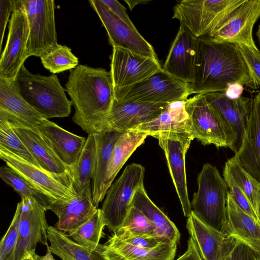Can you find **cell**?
I'll use <instances>...</instances> for the list:
<instances>
[{"label": "cell", "instance_id": "obj_7", "mask_svg": "<svg viewBox=\"0 0 260 260\" xmlns=\"http://www.w3.org/2000/svg\"><path fill=\"white\" fill-rule=\"evenodd\" d=\"M117 102L171 103L187 100L191 94L190 83L182 81L162 69L147 79L131 86L114 89Z\"/></svg>", "mask_w": 260, "mask_h": 260}, {"label": "cell", "instance_id": "obj_35", "mask_svg": "<svg viewBox=\"0 0 260 260\" xmlns=\"http://www.w3.org/2000/svg\"><path fill=\"white\" fill-rule=\"evenodd\" d=\"M0 177L11 186L21 198L35 200L47 210L55 201L45 192L28 181L8 166L0 168Z\"/></svg>", "mask_w": 260, "mask_h": 260}, {"label": "cell", "instance_id": "obj_21", "mask_svg": "<svg viewBox=\"0 0 260 260\" xmlns=\"http://www.w3.org/2000/svg\"><path fill=\"white\" fill-rule=\"evenodd\" d=\"M204 94L207 102L217 112L234 134L236 141L237 152L241 146L249 121L253 99L241 95L232 99L221 92Z\"/></svg>", "mask_w": 260, "mask_h": 260}, {"label": "cell", "instance_id": "obj_12", "mask_svg": "<svg viewBox=\"0 0 260 260\" xmlns=\"http://www.w3.org/2000/svg\"><path fill=\"white\" fill-rule=\"evenodd\" d=\"M152 137L158 140L165 153L183 214L188 217L192 210L188 195L185 155L193 138L187 133H162Z\"/></svg>", "mask_w": 260, "mask_h": 260}, {"label": "cell", "instance_id": "obj_3", "mask_svg": "<svg viewBox=\"0 0 260 260\" xmlns=\"http://www.w3.org/2000/svg\"><path fill=\"white\" fill-rule=\"evenodd\" d=\"M15 81L24 100L45 118L48 119L70 115L72 103L67 98L66 89L57 75L34 74L23 64Z\"/></svg>", "mask_w": 260, "mask_h": 260}, {"label": "cell", "instance_id": "obj_41", "mask_svg": "<svg viewBox=\"0 0 260 260\" xmlns=\"http://www.w3.org/2000/svg\"><path fill=\"white\" fill-rule=\"evenodd\" d=\"M238 47L248 69L250 80L249 87L257 89L260 87V51L245 45Z\"/></svg>", "mask_w": 260, "mask_h": 260}, {"label": "cell", "instance_id": "obj_23", "mask_svg": "<svg viewBox=\"0 0 260 260\" xmlns=\"http://www.w3.org/2000/svg\"><path fill=\"white\" fill-rule=\"evenodd\" d=\"M222 233L247 245L260 257V223L243 210L229 193Z\"/></svg>", "mask_w": 260, "mask_h": 260}, {"label": "cell", "instance_id": "obj_29", "mask_svg": "<svg viewBox=\"0 0 260 260\" xmlns=\"http://www.w3.org/2000/svg\"><path fill=\"white\" fill-rule=\"evenodd\" d=\"M131 206L141 211L151 222L156 237L165 242L179 243L181 235L177 228L151 200L144 185L136 191Z\"/></svg>", "mask_w": 260, "mask_h": 260}, {"label": "cell", "instance_id": "obj_34", "mask_svg": "<svg viewBox=\"0 0 260 260\" xmlns=\"http://www.w3.org/2000/svg\"><path fill=\"white\" fill-rule=\"evenodd\" d=\"M223 175L229 177L243 192L256 215L260 201V182L249 174L234 156L225 162Z\"/></svg>", "mask_w": 260, "mask_h": 260}, {"label": "cell", "instance_id": "obj_15", "mask_svg": "<svg viewBox=\"0 0 260 260\" xmlns=\"http://www.w3.org/2000/svg\"><path fill=\"white\" fill-rule=\"evenodd\" d=\"M89 2L105 28L109 43L113 47H121L157 59L152 46L137 29L132 27L114 15L101 0H90Z\"/></svg>", "mask_w": 260, "mask_h": 260}, {"label": "cell", "instance_id": "obj_52", "mask_svg": "<svg viewBox=\"0 0 260 260\" xmlns=\"http://www.w3.org/2000/svg\"><path fill=\"white\" fill-rule=\"evenodd\" d=\"M25 260H34V259H32V258H28Z\"/></svg>", "mask_w": 260, "mask_h": 260}, {"label": "cell", "instance_id": "obj_46", "mask_svg": "<svg viewBox=\"0 0 260 260\" xmlns=\"http://www.w3.org/2000/svg\"><path fill=\"white\" fill-rule=\"evenodd\" d=\"M176 260H203L193 240L189 238L187 241V250Z\"/></svg>", "mask_w": 260, "mask_h": 260}, {"label": "cell", "instance_id": "obj_45", "mask_svg": "<svg viewBox=\"0 0 260 260\" xmlns=\"http://www.w3.org/2000/svg\"><path fill=\"white\" fill-rule=\"evenodd\" d=\"M102 3L117 17L132 27L137 29L126 12L125 8L116 0H101Z\"/></svg>", "mask_w": 260, "mask_h": 260}, {"label": "cell", "instance_id": "obj_13", "mask_svg": "<svg viewBox=\"0 0 260 260\" xmlns=\"http://www.w3.org/2000/svg\"><path fill=\"white\" fill-rule=\"evenodd\" d=\"M29 25L26 14L16 0V6L9 21L5 47L0 59V77L15 79L25 61Z\"/></svg>", "mask_w": 260, "mask_h": 260}, {"label": "cell", "instance_id": "obj_17", "mask_svg": "<svg viewBox=\"0 0 260 260\" xmlns=\"http://www.w3.org/2000/svg\"><path fill=\"white\" fill-rule=\"evenodd\" d=\"M169 104L114 101L101 124L100 133L116 131L124 133L133 129L157 118Z\"/></svg>", "mask_w": 260, "mask_h": 260}, {"label": "cell", "instance_id": "obj_9", "mask_svg": "<svg viewBox=\"0 0 260 260\" xmlns=\"http://www.w3.org/2000/svg\"><path fill=\"white\" fill-rule=\"evenodd\" d=\"M29 25L26 58L41 57L57 44L53 0H19Z\"/></svg>", "mask_w": 260, "mask_h": 260}, {"label": "cell", "instance_id": "obj_49", "mask_svg": "<svg viewBox=\"0 0 260 260\" xmlns=\"http://www.w3.org/2000/svg\"><path fill=\"white\" fill-rule=\"evenodd\" d=\"M124 2L127 4L129 9L132 11L133 8L138 5L143 4H147L150 1L147 0H135V1H131V0H125Z\"/></svg>", "mask_w": 260, "mask_h": 260}, {"label": "cell", "instance_id": "obj_44", "mask_svg": "<svg viewBox=\"0 0 260 260\" xmlns=\"http://www.w3.org/2000/svg\"><path fill=\"white\" fill-rule=\"evenodd\" d=\"M16 6V0H0V47L2 46L5 29L11 13Z\"/></svg>", "mask_w": 260, "mask_h": 260}, {"label": "cell", "instance_id": "obj_10", "mask_svg": "<svg viewBox=\"0 0 260 260\" xmlns=\"http://www.w3.org/2000/svg\"><path fill=\"white\" fill-rule=\"evenodd\" d=\"M0 158L55 202L67 201L77 196L70 171L60 174L50 172L3 148H0Z\"/></svg>", "mask_w": 260, "mask_h": 260}, {"label": "cell", "instance_id": "obj_2", "mask_svg": "<svg viewBox=\"0 0 260 260\" xmlns=\"http://www.w3.org/2000/svg\"><path fill=\"white\" fill-rule=\"evenodd\" d=\"M65 86L75 108L73 121L88 134L99 133L114 101L110 71L79 64L70 70Z\"/></svg>", "mask_w": 260, "mask_h": 260}, {"label": "cell", "instance_id": "obj_1", "mask_svg": "<svg viewBox=\"0 0 260 260\" xmlns=\"http://www.w3.org/2000/svg\"><path fill=\"white\" fill-rule=\"evenodd\" d=\"M248 69L238 46L209 37L198 38L191 94L225 92L234 84L249 86Z\"/></svg>", "mask_w": 260, "mask_h": 260}, {"label": "cell", "instance_id": "obj_47", "mask_svg": "<svg viewBox=\"0 0 260 260\" xmlns=\"http://www.w3.org/2000/svg\"><path fill=\"white\" fill-rule=\"evenodd\" d=\"M243 88L244 86L239 84H234L230 85L224 93L228 98L235 99L241 96Z\"/></svg>", "mask_w": 260, "mask_h": 260}, {"label": "cell", "instance_id": "obj_50", "mask_svg": "<svg viewBox=\"0 0 260 260\" xmlns=\"http://www.w3.org/2000/svg\"><path fill=\"white\" fill-rule=\"evenodd\" d=\"M256 215H257V219H258V222L260 223V201H259V204H258V208H257Z\"/></svg>", "mask_w": 260, "mask_h": 260}, {"label": "cell", "instance_id": "obj_30", "mask_svg": "<svg viewBox=\"0 0 260 260\" xmlns=\"http://www.w3.org/2000/svg\"><path fill=\"white\" fill-rule=\"evenodd\" d=\"M186 100H178L170 103L157 118L133 129L145 133L150 136L162 133L189 134V116L185 109Z\"/></svg>", "mask_w": 260, "mask_h": 260}, {"label": "cell", "instance_id": "obj_14", "mask_svg": "<svg viewBox=\"0 0 260 260\" xmlns=\"http://www.w3.org/2000/svg\"><path fill=\"white\" fill-rule=\"evenodd\" d=\"M110 58L114 89L140 82L162 69L157 59L119 47H113Z\"/></svg>", "mask_w": 260, "mask_h": 260}, {"label": "cell", "instance_id": "obj_27", "mask_svg": "<svg viewBox=\"0 0 260 260\" xmlns=\"http://www.w3.org/2000/svg\"><path fill=\"white\" fill-rule=\"evenodd\" d=\"M123 134L116 131H106L93 134L96 158L91 188L93 203L96 208L105 197V182L108 164L114 146Z\"/></svg>", "mask_w": 260, "mask_h": 260}, {"label": "cell", "instance_id": "obj_5", "mask_svg": "<svg viewBox=\"0 0 260 260\" xmlns=\"http://www.w3.org/2000/svg\"><path fill=\"white\" fill-rule=\"evenodd\" d=\"M245 0H182L174 7L177 19L197 38L211 37Z\"/></svg>", "mask_w": 260, "mask_h": 260}, {"label": "cell", "instance_id": "obj_43", "mask_svg": "<svg viewBox=\"0 0 260 260\" xmlns=\"http://www.w3.org/2000/svg\"><path fill=\"white\" fill-rule=\"evenodd\" d=\"M113 235L128 244L144 248H153L161 243L167 242L155 236Z\"/></svg>", "mask_w": 260, "mask_h": 260}, {"label": "cell", "instance_id": "obj_53", "mask_svg": "<svg viewBox=\"0 0 260 260\" xmlns=\"http://www.w3.org/2000/svg\"><path fill=\"white\" fill-rule=\"evenodd\" d=\"M226 260H230L229 259V256L228 257V258L226 259Z\"/></svg>", "mask_w": 260, "mask_h": 260}, {"label": "cell", "instance_id": "obj_22", "mask_svg": "<svg viewBox=\"0 0 260 260\" xmlns=\"http://www.w3.org/2000/svg\"><path fill=\"white\" fill-rule=\"evenodd\" d=\"M177 244L164 242L153 248L128 244L113 236L98 248L106 260H174Z\"/></svg>", "mask_w": 260, "mask_h": 260}, {"label": "cell", "instance_id": "obj_54", "mask_svg": "<svg viewBox=\"0 0 260 260\" xmlns=\"http://www.w3.org/2000/svg\"><path fill=\"white\" fill-rule=\"evenodd\" d=\"M257 260H260V257L257 258Z\"/></svg>", "mask_w": 260, "mask_h": 260}, {"label": "cell", "instance_id": "obj_28", "mask_svg": "<svg viewBox=\"0 0 260 260\" xmlns=\"http://www.w3.org/2000/svg\"><path fill=\"white\" fill-rule=\"evenodd\" d=\"M0 110L37 129L48 119L24 100L19 92L15 79L0 77Z\"/></svg>", "mask_w": 260, "mask_h": 260}, {"label": "cell", "instance_id": "obj_39", "mask_svg": "<svg viewBox=\"0 0 260 260\" xmlns=\"http://www.w3.org/2000/svg\"><path fill=\"white\" fill-rule=\"evenodd\" d=\"M114 234L140 236H155L151 222L136 208L132 206L121 226ZM158 238V237H157Z\"/></svg>", "mask_w": 260, "mask_h": 260}, {"label": "cell", "instance_id": "obj_33", "mask_svg": "<svg viewBox=\"0 0 260 260\" xmlns=\"http://www.w3.org/2000/svg\"><path fill=\"white\" fill-rule=\"evenodd\" d=\"M96 147L93 134L88 135L86 143L75 164L70 167L73 187L77 195L91 187L95 165Z\"/></svg>", "mask_w": 260, "mask_h": 260}, {"label": "cell", "instance_id": "obj_48", "mask_svg": "<svg viewBox=\"0 0 260 260\" xmlns=\"http://www.w3.org/2000/svg\"><path fill=\"white\" fill-rule=\"evenodd\" d=\"M46 246V253L44 255L40 256L37 254V255L32 259L34 260H55L52 255V253L49 248V245Z\"/></svg>", "mask_w": 260, "mask_h": 260}, {"label": "cell", "instance_id": "obj_4", "mask_svg": "<svg viewBox=\"0 0 260 260\" xmlns=\"http://www.w3.org/2000/svg\"><path fill=\"white\" fill-rule=\"evenodd\" d=\"M198 190L190 203L192 211L204 222L221 232L226 219L228 185L217 168L204 165L198 176Z\"/></svg>", "mask_w": 260, "mask_h": 260}, {"label": "cell", "instance_id": "obj_8", "mask_svg": "<svg viewBox=\"0 0 260 260\" xmlns=\"http://www.w3.org/2000/svg\"><path fill=\"white\" fill-rule=\"evenodd\" d=\"M144 175L143 166L132 163L107 190L101 209L105 226L111 232L114 233L124 221L136 191L144 185Z\"/></svg>", "mask_w": 260, "mask_h": 260}, {"label": "cell", "instance_id": "obj_51", "mask_svg": "<svg viewBox=\"0 0 260 260\" xmlns=\"http://www.w3.org/2000/svg\"><path fill=\"white\" fill-rule=\"evenodd\" d=\"M256 36L257 37L259 44L260 45V24L258 26V29L257 30V32L256 33Z\"/></svg>", "mask_w": 260, "mask_h": 260}, {"label": "cell", "instance_id": "obj_16", "mask_svg": "<svg viewBox=\"0 0 260 260\" xmlns=\"http://www.w3.org/2000/svg\"><path fill=\"white\" fill-rule=\"evenodd\" d=\"M259 16L260 0H245L210 38L217 42L245 45L258 49L253 39L252 31Z\"/></svg>", "mask_w": 260, "mask_h": 260}, {"label": "cell", "instance_id": "obj_20", "mask_svg": "<svg viewBox=\"0 0 260 260\" xmlns=\"http://www.w3.org/2000/svg\"><path fill=\"white\" fill-rule=\"evenodd\" d=\"M1 111L5 113L13 129L40 168L58 174L70 171V168L57 157L38 129Z\"/></svg>", "mask_w": 260, "mask_h": 260}, {"label": "cell", "instance_id": "obj_6", "mask_svg": "<svg viewBox=\"0 0 260 260\" xmlns=\"http://www.w3.org/2000/svg\"><path fill=\"white\" fill-rule=\"evenodd\" d=\"M189 116V134L203 145L229 148L236 152V138L204 94H197L185 101Z\"/></svg>", "mask_w": 260, "mask_h": 260}, {"label": "cell", "instance_id": "obj_32", "mask_svg": "<svg viewBox=\"0 0 260 260\" xmlns=\"http://www.w3.org/2000/svg\"><path fill=\"white\" fill-rule=\"evenodd\" d=\"M47 234L51 252L62 260H106L98 247L92 250L82 246L55 226H48Z\"/></svg>", "mask_w": 260, "mask_h": 260}, {"label": "cell", "instance_id": "obj_42", "mask_svg": "<svg viewBox=\"0 0 260 260\" xmlns=\"http://www.w3.org/2000/svg\"><path fill=\"white\" fill-rule=\"evenodd\" d=\"M229 189V193L236 203L246 213L256 219L257 217L249 200L243 192L227 176L223 175Z\"/></svg>", "mask_w": 260, "mask_h": 260}, {"label": "cell", "instance_id": "obj_25", "mask_svg": "<svg viewBox=\"0 0 260 260\" xmlns=\"http://www.w3.org/2000/svg\"><path fill=\"white\" fill-rule=\"evenodd\" d=\"M234 156L249 174L260 182V92L253 99L244 137Z\"/></svg>", "mask_w": 260, "mask_h": 260}, {"label": "cell", "instance_id": "obj_24", "mask_svg": "<svg viewBox=\"0 0 260 260\" xmlns=\"http://www.w3.org/2000/svg\"><path fill=\"white\" fill-rule=\"evenodd\" d=\"M98 209L93 203L92 188L89 187L71 200L53 202L49 210L58 217L55 228L69 233L88 220Z\"/></svg>", "mask_w": 260, "mask_h": 260}, {"label": "cell", "instance_id": "obj_38", "mask_svg": "<svg viewBox=\"0 0 260 260\" xmlns=\"http://www.w3.org/2000/svg\"><path fill=\"white\" fill-rule=\"evenodd\" d=\"M0 148L6 149L40 167L13 129L5 113L1 110H0Z\"/></svg>", "mask_w": 260, "mask_h": 260}, {"label": "cell", "instance_id": "obj_19", "mask_svg": "<svg viewBox=\"0 0 260 260\" xmlns=\"http://www.w3.org/2000/svg\"><path fill=\"white\" fill-rule=\"evenodd\" d=\"M197 43L198 38L180 23L162 70L182 81L191 83L194 78Z\"/></svg>", "mask_w": 260, "mask_h": 260}, {"label": "cell", "instance_id": "obj_26", "mask_svg": "<svg viewBox=\"0 0 260 260\" xmlns=\"http://www.w3.org/2000/svg\"><path fill=\"white\" fill-rule=\"evenodd\" d=\"M37 129L57 157L69 168L78 159L87 138L76 135L47 119Z\"/></svg>", "mask_w": 260, "mask_h": 260}, {"label": "cell", "instance_id": "obj_37", "mask_svg": "<svg viewBox=\"0 0 260 260\" xmlns=\"http://www.w3.org/2000/svg\"><path fill=\"white\" fill-rule=\"evenodd\" d=\"M44 67L52 74L76 68L79 64L78 58L66 45L57 44L40 57Z\"/></svg>", "mask_w": 260, "mask_h": 260}, {"label": "cell", "instance_id": "obj_36", "mask_svg": "<svg viewBox=\"0 0 260 260\" xmlns=\"http://www.w3.org/2000/svg\"><path fill=\"white\" fill-rule=\"evenodd\" d=\"M105 226L102 209H98L88 220L68 235L76 243L95 250L100 244Z\"/></svg>", "mask_w": 260, "mask_h": 260}, {"label": "cell", "instance_id": "obj_18", "mask_svg": "<svg viewBox=\"0 0 260 260\" xmlns=\"http://www.w3.org/2000/svg\"><path fill=\"white\" fill-rule=\"evenodd\" d=\"M186 228L203 260H226L238 242L208 224L193 211Z\"/></svg>", "mask_w": 260, "mask_h": 260}, {"label": "cell", "instance_id": "obj_40", "mask_svg": "<svg viewBox=\"0 0 260 260\" xmlns=\"http://www.w3.org/2000/svg\"><path fill=\"white\" fill-rule=\"evenodd\" d=\"M19 212L16 208L11 224L0 243V260H14L18 238Z\"/></svg>", "mask_w": 260, "mask_h": 260}, {"label": "cell", "instance_id": "obj_31", "mask_svg": "<svg viewBox=\"0 0 260 260\" xmlns=\"http://www.w3.org/2000/svg\"><path fill=\"white\" fill-rule=\"evenodd\" d=\"M148 135L144 132L131 129L124 133L113 148L106 173L105 189L107 192L115 177L128 158L141 145Z\"/></svg>", "mask_w": 260, "mask_h": 260}, {"label": "cell", "instance_id": "obj_11", "mask_svg": "<svg viewBox=\"0 0 260 260\" xmlns=\"http://www.w3.org/2000/svg\"><path fill=\"white\" fill-rule=\"evenodd\" d=\"M21 198L16 207L19 212V221L14 260L34 258L37 255L36 249L39 243L48 245L47 210L34 200Z\"/></svg>", "mask_w": 260, "mask_h": 260}]
</instances>
